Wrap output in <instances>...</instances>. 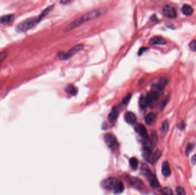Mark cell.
<instances>
[{"mask_svg":"<svg viewBox=\"0 0 196 195\" xmlns=\"http://www.w3.org/2000/svg\"><path fill=\"white\" fill-rule=\"evenodd\" d=\"M107 11V8L106 7H102L95 10L89 12L88 13L84 14L82 17L75 20L74 21L71 22L69 25L65 27L64 29V32H69L70 30L76 28L79 25H81L86 22L88 21L95 19L97 17H100V16L105 13Z\"/></svg>","mask_w":196,"mask_h":195,"instance_id":"obj_1","label":"cell"},{"mask_svg":"<svg viewBox=\"0 0 196 195\" xmlns=\"http://www.w3.org/2000/svg\"><path fill=\"white\" fill-rule=\"evenodd\" d=\"M131 183H132V184L135 186L136 187L138 188H141V187H142L143 183L141 180H139L137 178H134L133 177L132 178V180H131Z\"/></svg>","mask_w":196,"mask_h":195,"instance_id":"obj_21","label":"cell"},{"mask_svg":"<svg viewBox=\"0 0 196 195\" xmlns=\"http://www.w3.org/2000/svg\"><path fill=\"white\" fill-rule=\"evenodd\" d=\"M41 20L40 17H32L28 18L19 24L16 28V31L18 33L22 32H26L28 31L31 29L32 28L37 22Z\"/></svg>","mask_w":196,"mask_h":195,"instance_id":"obj_2","label":"cell"},{"mask_svg":"<svg viewBox=\"0 0 196 195\" xmlns=\"http://www.w3.org/2000/svg\"><path fill=\"white\" fill-rule=\"evenodd\" d=\"M83 48L84 45L83 44H78L75 46H73L67 53L63 54V56H61V58L67 60L73 57L76 53H78L79 52L81 51L83 49Z\"/></svg>","mask_w":196,"mask_h":195,"instance_id":"obj_5","label":"cell"},{"mask_svg":"<svg viewBox=\"0 0 196 195\" xmlns=\"http://www.w3.org/2000/svg\"><path fill=\"white\" fill-rule=\"evenodd\" d=\"M169 122L168 120H165L161 125V128H160V131L162 134L165 135L166 133H167L168 131H169Z\"/></svg>","mask_w":196,"mask_h":195,"instance_id":"obj_18","label":"cell"},{"mask_svg":"<svg viewBox=\"0 0 196 195\" xmlns=\"http://www.w3.org/2000/svg\"><path fill=\"white\" fill-rule=\"evenodd\" d=\"M195 146L192 143H188L186 146L185 154L186 156H189L190 153L192 152L193 149H194Z\"/></svg>","mask_w":196,"mask_h":195,"instance_id":"obj_22","label":"cell"},{"mask_svg":"<svg viewBox=\"0 0 196 195\" xmlns=\"http://www.w3.org/2000/svg\"><path fill=\"white\" fill-rule=\"evenodd\" d=\"M136 131L141 136H142L143 138L148 137L146 128L142 124H139L137 125L136 127Z\"/></svg>","mask_w":196,"mask_h":195,"instance_id":"obj_14","label":"cell"},{"mask_svg":"<svg viewBox=\"0 0 196 195\" xmlns=\"http://www.w3.org/2000/svg\"><path fill=\"white\" fill-rule=\"evenodd\" d=\"M129 162H130V165H131V167L132 169H136L137 168L138 165V161L136 158L132 157L131 159L130 160Z\"/></svg>","mask_w":196,"mask_h":195,"instance_id":"obj_25","label":"cell"},{"mask_svg":"<svg viewBox=\"0 0 196 195\" xmlns=\"http://www.w3.org/2000/svg\"><path fill=\"white\" fill-rule=\"evenodd\" d=\"M177 195H186L185 189L182 187H177L175 189Z\"/></svg>","mask_w":196,"mask_h":195,"instance_id":"obj_27","label":"cell"},{"mask_svg":"<svg viewBox=\"0 0 196 195\" xmlns=\"http://www.w3.org/2000/svg\"><path fill=\"white\" fill-rule=\"evenodd\" d=\"M156 120V115L154 113H149L147 114L145 117V123L148 125H151L155 122Z\"/></svg>","mask_w":196,"mask_h":195,"instance_id":"obj_15","label":"cell"},{"mask_svg":"<svg viewBox=\"0 0 196 195\" xmlns=\"http://www.w3.org/2000/svg\"><path fill=\"white\" fill-rule=\"evenodd\" d=\"M192 162L193 164H196V154L193 156L192 158Z\"/></svg>","mask_w":196,"mask_h":195,"instance_id":"obj_33","label":"cell"},{"mask_svg":"<svg viewBox=\"0 0 196 195\" xmlns=\"http://www.w3.org/2000/svg\"><path fill=\"white\" fill-rule=\"evenodd\" d=\"M71 1H68V0H63V1H60V4H63V5H66V4H69L71 2Z\"/></svg>","mask_w":196,"mask_h":195,"instance_id":"obj_32","label":"cell"},{"mask_svg":"<svg viewBox=\"0 0 196 195\" xmlns=\"http://www.w3.org/2000/svg\"><path fill=\"white\" fill-rule=\"evenodd\" d=\"M147 49V48H143L142 50L141 49L139 50V54H142V52L143 51H145V50Z\"/></svg>","mask_w":196,"mask_h":195,"instance_id":"obj_34","label":"cell"},{"mask_svg":"<svg viewBox=\"0 0 196 195\" xmlns=\"http://www.w3.org/2000/svg\"><path fill=\"white\" fill-rule=\"evenodd\" d=\"M118 115H119V110H118V108L114 107L108 115V121L110 123H113L117 119Z\"/></svg>","mask_w":196,"mask_h":195,"instance_id":"obj_13","label":"cell"},{"mask_svg":"<svg viewBox=\"0 0 196 195\" xmlns=\"http://www.w3.org/2000/svg\"><path fill=\"white\" fill-rule=\"evenodd\" d=\"M7 55H8V53L7 52H0V65L7 58Z\"/></svg>","mask_w":196,"mask_h":195,"instance_id":"obj_28","label":"cell"},{"mask_svg":"<svg viewBox=\"0 0 196 195\" xmlns=\"http://www.w3.org/2000/svg\"><path fill=\"white\" fill-rule=\"evenodd\" d=\"M65 92L67 93L69 95H71L72 96H75L77 95L78 89L72 84H69L65 88Z\"/></svg>","mask_w":196,"mask_h":195,"instance_id":"obj_16","label":"cell"},{"mask_svg":"<svg viewBox=\"0 0 196 195\" xmlns=\"http://www.w3.org/2000/svg\"><path fill=\"white\" fill-rule=\"evenodd\" d=\"M150 140H151V142H152L153 146H155L157 145V142H158V136H157L156 132H153L151 133Z\"/></svg>","mask_w":196,"mask_h":195,"instance_id":"obj_26","label":"cell"},{"mask_svg":"<svg viewBox=\"0 0 196 195\" xmlns=\"http://www.w3.org/2000/svg\"><path fill=\"white\" fill-rule=\"evenodd\" d=\"M104 140L108 148L112 150H116L118 148V143L117 138L111 133H107L104 136Z\"/></svg>","mask_w":196,"mask_h":195,"instance_id":"obj_4","label":"cell"},{"mask_svg":"<svg viewBox=\"0 0 196 195\" xmlns=\"http://www.w3.org/2000/svg\"><path fill=\"white\" fill-rule=\"evenodd\" d=\"M131 94H128L127 96H125L123 98V99L122 100V103L124 104H127L129 102V101L131 99Z\"/></svg>","mask_w":196,"mask_h":195,"instance_id":"obj_31","label":"cell"},{"mask_svg":"<svg viewBox=\"0 0 196 195\" xmlns=\"http://www.w3.org/2000/svg\"><path fill=\"white\" fill-rule=\"evenodd\" d=\"M189 48L192 51L196 52V40H193L190 43Z\"/></svg>","mask_w":196,"mask_h":195,"instance_id":"obj_30","label":"cell"},{"mask_svg":"<svg viewBox=\"0 0 196 195\" xmlns=\"http://www.w3.org/2000/svg\"><path fill=\"white\" fill-rule=\"evenodd\" d=\"M118 180L114 177H110L104 180L102 183V186L108 190H114L118 184Z\"/></svg>","mask_w":196,"mask_h":195,"instance_id":"obj_6","label":"cell"},{"mask_svg":"<svg viewBox=\"0 0 196 195\" xmlns=\"http://www.w3.org/2000/svg\"><path fill=\"white\" fill-rule=\"evenodd\" d=\"M141 170L142 174L147 177L148 180L149 181L150 186L154 188H157L160 187V183L157 180V177L154 174L151 170H150L149 168L146 165L144 164L142 166Z\"/></svg>","mask_w":196,"mask_h":195,"instance_id":"obj_3","label":"cell"},{"mask_svg":"<svg viewBox=\"0 0 196 195\" xmlns=\"http://www.w3.org/2000/svg\"><path fill=\"white\" fill-rule=\"evenodd\" d=\"M163 13L166 17L170 18H174L177 17V11L174 7L171 5H165L162 9Z\"/></svg>","mask_w":196,"mask_h":195,"instance_id":"obj_7","label":"cell"},{"mask_svg":"<svg viewBox=\"0 0 196 195\" xmlns=\"http://www.w3.org/2000/svg\"><path fill=\"white\" fill-rule=\"evenodd\" d=\"M162 174L165 177H169L171 175V169L168 161H165L162 165Z\"/></svg>","mask_w":196,"mask_h":195,"instance_id":"obj_12","label":"cell"},{"mask_svg":"<svg viewBox=\"0 0 196 195\" xmlns=\"http://www.w3.org/2000/svg\"><path fill=\"white\" fill-rule=\"evenodd\" d=\"M143 156L144 159L147 161L151 164H153V152L152 151V149L150 148H143Z\"/></svg>","mask_w":196,"mask_h":195,"instance_id":"obj_8","label":"cell"},{"mask_svg":"<svg viewBox=\"0 0 196 195\" xmlns=\"http://www.w3.org/2000/svg\"><path fill=\"white\" fill-rule=\"evenodd\" d=\"M125 186L123 183L122 181H118V184L117 185V187L114 189V191L115 193H120L124 191Z\"/></svg>","mask_w":196,"mask_h":195,"instance_id":"obj_20","label":"cell"},{"mask_svg":"<svg viewBox=\"0 0 196 195\" xmlns=\"http://www.w3.org/2000/svg\"><path fill=\"white\" fill-rule=\"evenodd\" d=\"M149 44L151 45H164L166 44V40L161 37H154L151 38L149 40Z\"/></svg>","mask_w":196,"mask_h":195,"instance_id":"obj_9","label":"cell"},{"mask_svg":"<svg viewBox=\"0 0 196 195\" xmlns=\"http://www.w3.org/2000/svg\"><path fill=\"white\" fill-rule=\"evenodd\" d=\"M162 195H174L173 193L171 190V189H170L168 187H165L163 188L162 190Z\"/></svg>","mask_w":196,"mask_h":195,"instance_id":"obj_29","label":"cell"},{"mask_svg":"<svg viewBox=\"0 0 196 195\" xmlns=\"http://www.w3.org/2000/svg\"><path fill=\"white\" fill-rule=\"evenodd\" d=\"M125 120L128 124H134L137 118L136 114L131 112H127L125 114Z\"/></svg>","mask_w":196,"mask_h":195,"instance_id":"obj_10","label":"cell"},{"mask_svg":"<svg viewBox=\"0 0 196 195\" xmlns=\"http://www.w3.org/2000/svg\"><path fill=\"white\" fill-rule=\"evenodd\" d=\"M181 12L185 16H191L193 13V7L188 4H185L182 6L181 8Z\"/></svg>","mask_w":196,"mask_h":195,"instance_id":"obj_17","label":"cell"},{"mask_svg":"<svg viewBox=\"0 0 196 195\" xmlns=\"http://www.w3.org/2000/svg\"><path fill=\"white\" fill-rule=\"evenodd\" d=\"M167 84H168V80H167V79L163 77V78H161L160 79V80H159V81L158 82V84H157V85H158L160 88L164 90V89L165 88V86L167 85Z\"/></svg>","mask_w":196,"mask_h":195,"instance_id":"obj_23","label":"cell"},{"mask_svg":"<svg viewBox=\"0 0 196 195\" xmlns=\"http://www.w3.org/2000/svg\"><path fill=\"white\" fill-rule=\"evenodd\" d=\"M14 18L13 14H6L0 17V25H8L13 21Z\"/></svg>","mask_w":196,"mask_h":195,"instance_id":"obj_11","label":"cell"},{"mask_svg":"<svg viewBox=\"0 0 196 195\" xmlns=\"http://www.w3.org/2000/svg\"><path fill=\"white\" fill-rule=\"evenodd\" d=\"M161 155H162V153L160 150H157L155 152L153 153V164L155 163L157 161L160 159Z\"/></svg>","mask_w":196,"mask_h":195,"instance_id":"obj_24","label":"cell"},{"mask_svg":"<svg viewBox=\"0 0 196 195\" xmlns=\"http://www.w3.org/2000/svg\"><path fill=\"white\" fill-rule=\"evenodd\" d=\"M139 106L142 108H145L146 106H148L147 100L146 98V96H141L139 101Z\"/></svg>","mask_w":196,"mask_h":195,"instance_id":"obj_19","label":"cell"}]
</instances>
